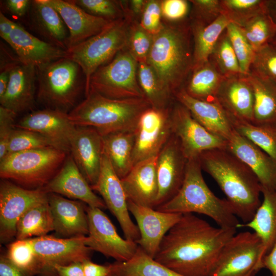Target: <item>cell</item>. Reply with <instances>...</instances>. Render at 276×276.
Listing matches in <instances>:
<instances>
[{
	"instance_id": "obj_45",
	"label": "cell",
	"mask_w": 276,
	"mask_h": 276,
	"mask_svg": "<svg viewBox=\"0 0 276 276\" xmlns=\"http://www.w3.org/2000/svg\"><path fill=\"white\" fill-rule=\"evenodd\" d=\"M226 30L239 62L241 73L247 75L256 52L238 26L230 22Z\"/></svg>"
},
{
	"instance_id": "obj_40",
	"label": "cell",
	"mask_w": 276,
	"mask_h": 276,
	"mask_svg": "<svg viewBox=\"0 0 276 276\" xmlns=\"http://www.w3.org/2000/svg\"><path fill=\"white\" fill-rule=\"evenodd\" d=\"M256 51L269 44L276 31V23L264 10L239 27Z\"/></svg>"
},
{
	"instance_id": "obj_16",
	"label": "cell",
	"mask_w": 276,
	"mask_h": 276,
	"mask_svg": "<svg viewBox=\"0 0 276 276\" xmlns=\"http://www.w3.org/2000/svg\"><path fill=\"white\" fill-rule=\"evenodd\" d=\"M91 188L101 195L107 208L119 222L125 238L136 242L140 236L139 228L130 216L127 198L121 178L104 151L97 181Z\"/></svg>"
},
{
	"instance_id": "obj_7",
	"label": "cell",
	"mask_w": 276,
	"mask_h": 276,
	"mask_svg": "<svg viewBox=\"0 0 276 276\" xmlns=\"http://www.w3.org/2000/svg\"><path fill=\"white\" fill-rule=\"evenodd\" d=\"M67 154L53 147L8 154L0 160V176L27 189L42 188L60 170Z\"/></svg>"
},
{
	"instance_id": "obj_14",
	"label": "cell",
	"mask_w": 276,
	"mask_h": 276,
	"mask_svg": "<svg viewBox=\"0 0 276 276\" xmlns=\"http://www.w3.org/2000/svg\"><path fill=\"white\" fill-rule=\"evenodd\" d=\"M171 106L166 109L151 107L140 117L134 129L133 166L157 156L170 138L173 133Z\"/></svg>"
},
{
	"instance_id": "obj_34",
	"label": "cell",
	"mask_w": 276,
	"mask_h": 276,
	"mask_svg": "<svg viewBox=\"0 0 276 276\" xmlns=\"http://www.w3.org/2000/svg\"><path fill=\"white\" fill-rule=\"evenodd\" d=\"M223 78L208 60L193 67L182 88L195 99L217 102V94Z\"/></svg>"
},
{
	"instance_id": "obj_6",
	"label": "cell",
	"mask_w": 276,
	"mask_h": 276,
	"mask_svg": "<svg viewBox=\"0 0 276 276\" xmlns=\"http://www.w3.org/2000/svg\"><path fill=\"white\" fill-rule=\"evenodd\" d=\"M37 70V101L45 108L68 113L79 103L85 89L80 66L68 57L51 62Z\"/></svg>"
},
{
	"instance_id": "obj_47",
	"label": "cell",
	"mask_w": 276,
	"mask_h": 276,
	"mask_svg": "<svg viewBox=\"0 0 276 276\" xmlns=\"http://www.w3.org/2000/svg\"><path fill=\"white\" fill-rule=\"evenodd\" d=\"M48 147L53 146L48 139L41 134L33 131L15 128L9 140L7 154Z\"/></svg>"
},
{
	"instance_id": "obj_25",
	"label": "cell",
	"mask_w": 276,
	"mask_h": 276,
	"mask_svg": "<svg viewBox=\"0 0 276 276\" xmlns=\"http://www.w3.org/2000/svg\"><path fill=\"white\" fill-rule=\"evenodd\" d=\"M216 100L230 116L252 123L254 94L248 74H239L224 78Z\"/></svg>"
},
{
	"instance_id": "obj_57",
	"label": "cell",
	"mask_w": 276,
	"mask_h": 276,
	"mask_svg": "<svg viewBox=\"0 0 276 276\" xmlns=\"http://www.w3.org/2000/svg\"><path fill=\"white\" fill-rule=\"evenodd\" d=\"M262 268L268 269L270 275L276 276V243L262 261Z\"/></svg>"
},
{
	"instance_id": "obj_37",
	"label": "cell",
	"mask_w": 276,
	"mask_h": 276,
	"mask_svg": "<svg viewBox=\"0 0 276 276\" xmlns=\"http://www.w3.org/2000/svg\"><path fill=\"white\" fill-rule=\"evenodd\" d=\"M54 231V220L48 199L27 210L16 225L17 240L47 235Z\"/></svg>"
},
{
	"instance_id": "obj_23",
	"label": "cell",
	"mask_w": 276,
	"mask_h": 276,
	"mask_svg": "<svg viewBox=\"0 0 276 276\" xmlns=\"http://www.w3.org/2000/svg\"><path fill=\"white\" fill-rule=\"evenodd\" d=\"M43 1L58 12L67 28V50L99 33L112 22L88 14L72 0Z\"/></svg>"
},
{
	"instance_id": "obj_54",
	"label": "cell",
	"mask_w": 276,
	"mask_h": 276,
	"mask_svg": "<svg viewBox=\"0 0 276 276\" xmlns=\"http://www.w3.org/2000/svg\"><path fill=\"white\" fill-rule=\"evenodd\" d=\"M54 276H85L81 262L65 265H56L54 267Z\"/></svg>"
},
{
	"instance_id": "obj_49",
	"label": "cell",
	"mask_w": 276,
	"mask_h": 276,
	"mask_svg": "<svg viewBox=\"0 0 276 276\" xmlns=\"http://www.w3.org/2000/svg\"><path fill=\"white\" fill-rule=\"evenodd\" d=\"M249 73L276 81V47L269 43L256 51Z\"/></svg>"
},
{
	"instance_id": "obj_26",
	"label": "cell",
	"mask_w": 276,
	"mask_h": 276,
	"mask_svg": "<svg viewBox=\"0 0 276 276\" xmlns=\"http://www.w3.org/2000/svg\"><path fill=\"white\" fill-rule=\"evenodd\" d=\"M36 94V67L20 62L11 71L6 91L0 98V105L17 114L31 110L35 107Z\"/></svg>"
},
{
	"instance_id": "obj_13",
	"label": "cell",
	"mask_w": 276,
	"mask_h": 276,
	"mask_svg": "<svg viewBox=\"0 0 276 276\" xmlns=\"http://www.w3.org/2000/svg\"><path fill=\"white\" fill-rule=\"evenodd\" d=\"M170 119L172 132L178 138L188 160L198 158L208 150L226 149V140L207 130L177 101L171 106Z\"/></svg>"
},
{
	"instance_id": "obj_15",
	"label": "cell",
	"mask_w": 276,
	"mask_h": 276,
	"mask_svg": "<svg viewBox=\"0 0 276 276\" xmlns=\"http://www.w3.org/2000/svg\"><path fill=\"white\" fill-rule=\"evenodd\" d=\"M48 199V193L42 188L29 189L10 180L0 184V238L3 243L12 239L16 234L20 218L30 208Z\"/></svg>"
},
{
	"instance_id": "obj_24",
	"label": "cell",
	"mask_w": 276,
	"mask_h": 276,
	"mask_svg": "<svg viewBox=\"0 0 276 276\" xmlns=\"http://www.w3.org/2000/svg\"><path fill=\"white\" fill-rule=\"evenodd\" d=\"M226 149L254 172L261 189L276 188V161L260 148L234 129Z\"/></svg>"
},
{
	"instance_id": "obj_38",
	"label": "cell",
	"mask_w": 276,
	"mask_h": 276,
	"mask_svg": "<svg viewBox=\"0 0 276 276\" xmlns=\"http://www.w3.org/2000/svg\"><path fill=\"white\" fill-rule=\"evenodd\" d=\"M228 115L235 131L276 161V126L255 125Z\"/></svg>"
},
{
	"instance_id": "obj_28",
	"label": "cell",
	"mask_w": 276,
	"mask_h": 276,
	"mask_svg": "<svg viewBox=\"0 0 276 276\" xmlns=\"http://www.w3.org/2000/svg\"><path fill=\"white\" fill-rule=\"evenodd\" d=\"M48 201L57 235L64 238L88 235L86 208L81 202L52 193H48Z\"/></svg>"
},
{
	"instance_id": "obj_44",
	"label": "cell",
	"mask_w": 276,
	"mask_h": 276,
	"mask_svg": "<svg viewBox=\"0 0 276 276\" xmlns=\"http://www.w3.org/2000/svg\"><path fill=\"white\" fill-rule=\"evenodd\" d=\"M88 14L114 21L127 15L126 1L115 0H72Z\"/></svg>"
},
{
	"instance_id": "obj_35",
	"label": "cell",
	"mask_w": 276,
	"mask_h": 276,
	"mask_svg": "<svg viewBox=\"0 0 276 276\" xmlns=\"http://www.w3.org/2000/svg\"><path fill=\"white\" fill-rule=\"evenodd\" d=\"M109 265V276H182L156 261L139 246L129 260Z\"/></svg>"
},
{
	"instance_id": "obj_59",
	"label": "cell",
	"mask_w": 276,
	"mask_h": 276,
	"mask_svg": "<svg viewBox=\"0 0 276 276\" xmlns=\"http://www.w3.org/2000/svg\"><path fill=\"white\" fill-rule=\"evenodd\" d=\"M13 21L7 18L0 12V36L6 42L8 39L12 29Z\"/></svg>"
},
{
	"instance_id": "obj_39",
	"label": "cell",
	"mask_w": 276,
	"mask_h": 276,
	"mask_svg": "<svg viewBox=\"0 0 276 276\" xmlns=\"http://www.w3.org/2000/svg\"><path fill=\"white\" fill-rule=\"evenodd\" d=\"M137 79L145 98L152 107L166 109L171 106L173 97L163 86L147 62H138Z\"/></svg>"
},
{
	"instance_id": "obj_10",
	"label": "cell",
	"mask_w": 276,
	"mask_h": 276,
	"mask_svg": "<svg viewBox=\"0 0 276 276\" xmlns=\"http://www.w3.org/2000/svg\"><path fill=\"white\" fill-rule=\"evenodd\" d=\"M261 251L256 233L235 234L222 248L209 276H255L262 269Z\"/></svg>"
},
{
	"instance_id": "obj_51",
	"label": "cell",
	"mask_w": 276,
	"mask_h": 276,
	"mask_svg": "<svg viewBox=\"0 0 276 276\" xmlns=\"http://www.w3.org/2000/svg\"><path fill=\"white\" fill-rule=\"evenodd\" d=\"M162 16L172 23H179L189 20L191 3L186 0L161 1Z\"/></svg>"
},
{
	"instance_id": "obj_33",
	"label": "cell",
	"mask_w": 276,
	"mask_h": 276,
	"mask_svg": "<svg viewBox=\"0 0 276 276\" xmlns=\"http://www.w3.org/2000/svg\"><path fill=\"white\" fill-rule=\"evenodd\" d=\"M102 137L104 151L122 179L133 167L134 130L111 133Z\"/></svg>"
},
{
	"instance_id": "obj_61",
	"label": "cell",
	"mask_w": 276,
	"mask_h": 276,
	"mask_svg": "<svg viewBox=\"0 0 276 276\" xmlns=\"http://www.w3.org/2000/svg\"><path fill=\"white\" fill-rule=\"evenodd\" d=\"M270 43L276 47V31Z\"/></svg>"
},
{
	"instance_id": "obj_11",
	"label": "cell",
	"mask_w": 276,
	"mask_h": 276,
	"mask_svg": "<svg viewBox=\"0 0 276 276\" xmlns=\"http://www.w3.org/2000/svg\"><path fill=\"white\" fill-rule=\"evenodd\" d=\"M30 239L39 264L38 276H54L56 265L90 259L93 250L86 244V236L61 238L45 235Z\"/></svg>"
},
{
	"instance_id": "obj_58",
	"label": "cell",
	"mask_w": 276,
	"mask_h": 276,
	"mask_svg": "<svg viewBox=\"0 0 276 276\" xmlns=\"http://www.w3.org/2000/svg\"><path fill=\"white\" fill-rule=\"evenodd\" d=\"M146 1L131 0L127 2V7L128 11L134 20H137V18H141L146 3Z\"/></svg>"
},
{
	"instance_id": "obj_22",
	"label": "cell",
	"mask_w": 276,
	"mask_h": 276,
	"mask_svg": "<svg viewBox=\"0 0 276 276\" xmlns=\"http://www.w3.org/2000/svg\"><path fill=\"white\" fill-rule=\"evenodd\" d=\"M6 42L21 63L36 67L68 57L67 51L39 39L14 21Z\"/></svg>"
},
{
	"instance_id": "obj_4",
	"label": "cell",
	"mask_w": 276,
	"mask_h": 276,
	"mask_svg": "<svg viewBox=\"0 0 276 276\" xmlns=\"http://www.w3.org/2000/svg\"><path fill=\"white\" fill-rule=\"evenodd\" d=\"M151 107L146 98L113 99L89 89L68 117L76 126L93 128L104 136L134 130L142 114Z\"/></svg>"
},
{
	"instance_id": "obj_2",
	"label": "cell",
	"mask_w": 276,
	"mask_h": 276,
	"mask_svg": "<svg viewBox=\"0 0 276 276\" xmlns=\"http://www.w3.org/2000/svg\"><path fill=\"white\" fill-rule=\"evenodd\" d=\"M198 159L202 170L226 196L236 216L244 223L251 220L261 203V187L254 172L226 149L204 151Z\"/></svg>"
},
{
	"instance_id": "obj_52",
	"label": "cell",
	"mask_w": 276,
	"mask_h": 276,
	"mask_svg": "<svg viewBox=\"0 0 276 276\" xmlns=\"http://www.w3.org/2000/svg\"><path fill=\"white\" fill-rule=\"evenodd\" d=\"M17 114L0 105V160L7 155L11 136L15 129Z\"/></svg>"
},
{
	"instance_id": "obj_5",
	"label": "cell",
	"mask_w": 276,
	"mask_h": 276,
	"mask_svg": "<svg viewBox=\"0 0 276 276\" xmlns=\"http://www.w3.org/2000/svg\"><path fill=\"white\" fill-rule=\"evenodd\" d=\"M198 158L188 160L183 183L176 195L156 210L180 214L198 213L219 227L237 228L240 224L229 202L216 196L205 183Z\"/></svg>"
},
{
	"instance_id": "obj_17",
	"label": "cell",
	"mask_w": 276,
	"mask_h": 276,
	"mask_svg": "<svg viewBox=\"0 0 276 276\" xmlns=\"http://www.w3.org/2000/svg\"><path fill=\"white\" fill-rule=\"evenodd\" d=\"M187 163L178 138L172 133L157 155L158 194L155 209L178 192L184 180Z\"/></svg>"
},
{
	"instance_id": "obj_46",
	"label": "cell",
	"mask_w": 276,
	"mask_h": 276,
	"mask_svg": "<svg viewBox=\"0 0 276 276\" xmlns=\"http://www.w3.org/2000/svg\"><path fill=\"white\" fill-rule=\"evenodd\" d=\"M154 36L140 25L139 21L131 23L127 48L137 62H147L153 42Z\"/></svg>"
},
{
	"instance_id": "obj_18",
	"label": "cell",
	"mask_w": 276,
	"mask_h": 276,
	"mask_svg": "<svg viewBox=\"0 0 276 276\" xmlns=\"http://www.w3.org/2000/svg\"><path fill=\"white\" fill-rule=\"evenodd\" d=\"M15 127L41 134L54 147L67 153H70L71 142L76 129L68 113L45 108L26 114L16 123Z\"/></svg>"
},
{
	"instance_id": "obj_20",
	"label": "cell",
	"mask_w": 276,
	"mask_h": 276,
	"mask_svg": "<svg viewBox=\"0 0 276 276\" xmlns=\"http://www.w3.org/2000/svg\"><path fill=\"white\" fill-rule=\"evenodd\" d=\"M42 189L47 193L80 200L91 207L102 210L107 208L103 200L93 192L71 154L67 156L60 170Z\"/></svg>"
},
{
	"instance_id": "obj_30",
	"label": "cell",
	"mask_w": 276,
	"mask_h": 276,
	"mask_svg": "<svg viewBox=\"0 0 276 276\" xmlns=\"http://www.w3.org/2000/svg\"><path fill=\"white\" fill-rule=\"evenodd\" d=\"M28 17L31 29L44 41L67 50L68 31L53 7L43 0L32 1Z\"/></svg>"
},
{
	"instance_id": "obj_53",
	"label": "cell",
	"mask_w": 276,
	"mask_h": 276,
	"mask_svg": "<svg viewBox=\"0 0 276 276\" xmlns=\"http://www.w3.org/2000/svg\"><path fill=\"white\" fill-rule=\"evenodd\" d=\"M32 1L5 0L1 1L3 10L14 17L23 18L28 15Z\"/></svg>"
},
{
	"instance_id": "obj_32",
	"label": "cell",
	"mask_w": 276,
	"mask_h": 276,
	"mask_svg": "<svg viewBox=\"0 0 276 276\" xmlns=\"http://www.w3.org/2000/svg\"><path fill=\"white\" fill-rule=\"evenodd\" d=\"M254 94L252 123L276 126V81L248 74Z\"/></svg>"
},
{
	"instance_id": "obj_12",
	"label": "cell",
	"mask_w": 276,
	"mask_h": 276,
	"mask_svg": "<svg viewBox=\"0 0 276 276\" xmlns=\"http://www.w3.org/2000/svg\"><path fill=\"white\" fill-rule=\"evenodd\" d=\"M88 234L86 244L93 251H98L117 262H125L135 254L139 246L133 241L122 238L102 210L86 207Z\"/></svg>"
},
{
	"instance_id": "obj_50",
	"label": "cell",
	"mask_w": 276,
	"mask_h": 276,
	"mask_svg": "<svg viewBox=\"0 0 276 276\" xmlns=\"http://www.w3.org/2000/svg\"><path fill=\"white\" fill-rule=\"evenodd\" d=\"M162 17L161 1L147 0L139 22L144 29L154 36L163 27Z\"/></svg>"
},
{
	"instance_id": "obj_36",
	"label": "cell",
	"mask_w": 276,
	"mask_h": 276,
	"mask_svg": "<svg viewBox=\"0 0 276 276\" xmlns=\"http://www.w3.org/2000/svg\"><path fill=\"white\" fill-rule=\"evenodd\" d=\"M231 22L223 14L208 26L191 25L193 43V67L208 60L219 37Z\"/></svg>"
},
{
	"instance_id": "obj_48",
	"label": "cell",
	"mask_w": 276,
	"mask_h": 276,
	"mask_svg": "<svg viewBox=\"0 0 276 276\" xmlns=\"http://www.w3.org/2000/svg\"><path fill=\"white\" fill-rule=\"evenodd\" d=\"M191 25L208 26L223 13L220 0H191Z\"/></svg>"
},
{
	"instance_id": "obj_8",
	"label": "cell",
	"mask_w": 276,
	"mask_h": 276,
	"mask_svg": "<svg viewBox=\"0 0 276 276\" xmlns=\"http://www.w3.org/2000/svg\"><path fill=\"white\" fill-rule=\"evenodd\" d=\"M133 20L127 14L111 22L97 35L67 50V57L80 66L85 76V96L89 92L92 75L127 47L130 27Z\"/></svg>"
},
{
	"instance_id": "obj_1",
	"label": "cell",
	"mask_w": 276,
	"mask_h": 276,
	"mask_svg": "<svg viewBox=\"0 0 276 276\" xmlns=\"http://www.w3.org/2000/svg\"><path fill=\"white\" fill-rule=\"evenodd\" d=\"M236 228L216 227L187 213L163 238L154 259L182 276H209Z\"/></svg>"
},
{
	"instance_id": "obj_55",
	"label": "cell",
	"mask_w": 276,
	"mask_h": 276,
	"mask_svg": "<svg viewBox=\"0 0 276 276\" xmlns=\"http://www.w3.org/2000/svg\"><path fill=\"white\" fill-rule=\"evenodd\" d=\"M82 263L85 276H109L110 273L109 264L107 265L98 264L91 261L90 259L84 260Z\"/></svg>"
},
{
	"instance_id": "obj_60",
	"label": "cell",
	"mask_w": 276,
	"mask_h": 276,
	"mask_svg": "<svg viewBox=\"0 0 276 276\" xmlns=\"http://www.w3.org/2000/svg\"><path fill=\"white\" fill-rule=\"evenodd\" d=\"M265 7L268 14L276 23V0H265Z\"/></svg>"
},
{
	"instance_id": "obj_29",
	"label": "cell",
	"mask_w": 276,
	"mask_h": 276,
	"mask_svg": "<svg viewBox=\"0 0 276 276\" xmlns=\"http://www.w3.org/2000/svg\"><path fill=\"white\" fill-rule=\"evenodd\" d=\"M173 97L209 132L226 141L229 139L234 129L227 113L217 101L206 102L195 99L183 88L176 91Z\"/></svg>"
},
{
	"instance_id": "obj_9",
	"label": "cell",
	"mask_w": 276,
	"mask_h": 276,
	"mask_svg": "<svg viewBox=\"0 0 276 276\" xmlns=\"http://www.w3.org/2000/svg\"><path fill=\"white\" fill-rule=\"evenodd\" d=\"M137 65L126 47L92 75L89 89L113 99L145 98L137 79Z\"/></svg>"
},
{
	"instance_id": "obj_31",
	"label": "cell",
	"mask_w": 276,
	"mask_h": 276,
	"mask_svg": "<svg viewBox=\"0 0 276 276\" xmlns=\"http://www.w3.org/2000/svg\"><path fill=\"white\" fill-rule=\"evenodd\" d=\"M263 200L254 217L249 222L239 224L237 228L252 229L262 243L261 261L276 243V188L261 189Z\"/></svg>"
},
{
	"instance_id": "obj_21",
	"label": "cell",
	"mask_w": 276,
	"mask_h": 276,
	"mask_svg": "<svg viewBox=\"0 0 276 276\" xmlns=\"http://www.w3.org/2000/svg\"><path fill=\"white\" fill-rule=\"evenodd\" d=\"M103 152V137L96 129L76 126L69 154L91 187L97 181Z\"/></svg>"
},
{
	"instance_id": "obj_19",
	"label": "cell",
	"mask_w": 276,
	"mask_h": 276,
	"mask_svg": "<svg viewBox=\"0 0 276 276\" xmlns=\"http://www.w3.org/2000/svg\"><path fill=\"white\" fill-rule=\"evenodd\" d=\"M127 203L140 232V238L135 242L144 252L154 258L163 238L182 214L161 212L130 201H127Z\"/></svg>"
},
{
	"instance_id": "obj_3",
	"label": "cell",
	"mask_w": 276,
	"mask_h": 276,
	"mask_svg": "<svg viewBox=\"0 0 276 276\" xmlns=\"http://www.w3.org/2000/svg\"><path fill=\"white\" fill-rule=\"evenodd\" d=\"M147 62L173 97L182 88L193 67V37L189 20L163 24L154 35Z\"/></svg>"
},
{
	"instance_id": "obj_43",
	"label": "cell",
	"mask_w": 276,
	"mask_h": 276,
	"mask_svg": "<svg viewBox=\"0 0 276 276\" xmlns=\"http://www.w3.org/2000/svg\"><path fill=\"white\" fill-rule=\"evenodd\" d=\"M223 13L239 27L265 9V0H220Z\"/></svg>"
},
{
	"instance_id": "obj_27",
	"label": "cell",
	"mask_w": 276,
	"mask_h": 276,
	"mask_svg": "<svg viewBox=\"0 0 276 276\" xmlns=\"http://www.w3.org/2000/svg\"><path fill=\"white\" fill-rule=\"evenodd\" d=\"M156 160L155 156L136 164L121 179L127 201L155 209L158 194Z\"/></svg>"
},
{
	"instance_id": "obj_56",
	"label": "cell",
	"mask_w": 276,
	"mask_h": 276,
	"mask_svg": "<svg viewBox=\"0 0 276 276\" xmlns=\"http://www.w3.org/2000/svg\"><path fill=\"white\" fill-rule=\"evenodd\" d=\"M0 276H27L7 257L1 255L0 258Z\"/></svg>"
},
{
	"instance_id": "obj_41",
	"label": "cell",
	"mask_w": 276,
	"mask_h": 276,
	"mask_svg": "<svg viewBox=\"0 0 276 276\" xmlns=\"http://www.w3.org/2000/svg\"><path fill=\"white\" fill-rule=\"evenodd\" d=\"M208 60L224 78L242 74L226 29L219 37Z\"/></svg>"
},
{
	"instance_id": "obj_42",
	"label": "cell",
	"mask_w": 276,
	"mask_h": 276,
	"mask_svg": "<svg viewBox=\"0 0 276 276\" xmlns=\"http://www.w3.org/2000/svg\"><path fill=\"white\" fill-rule=\"evenodd\" d=\"M6 256L27 276L39 275V264L30 238L11 243Z\"/></svg>"
}]
</instances>
